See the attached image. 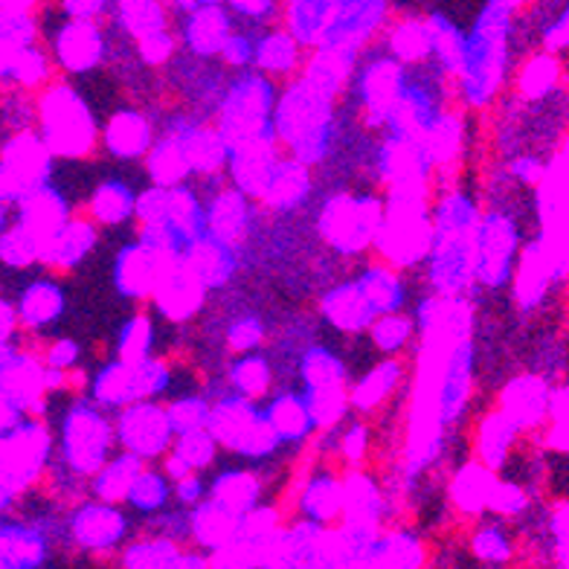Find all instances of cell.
<instances>
[{"mask_svg": "<svg viewBox=\"0 0 569 569\" xmlns=\"http://www.w3.org/2000/svg\"><path fill=\"white\" fill-rule=\"evenodd\" d=\"M331 120H335V97L300 76L279 99L273 113V134L277 142L291 151V158L311 166L329 149Z\"/></svg>", "mask_w": 569, "mask_h": 569, "instance_id": "obj_1", "label": "cell"}, {"mask_svg": "<svg viewBox=\"0 0 569 569\" xmlns=\"http://www.w3.org/2000/svg\"><path fill=\"white\" fill-rule=\"evenodd\" d=\"M273 97H277L273 79L264 76L262 70L244 73L230 84V90L221 97L216 122L230 151L248 146V142L277 140V134H273V113H277Z\"/></svg>", "mask_w": 569, "mask_h": 569, "instance_id": "obj_2", "label": "cell"}, {"mask_svg": "<svg viewBox=\"0 0 569 569\" xmlns=\"http://www.w3.org/2000/svg\"><path fill=\"white\" fill-rule=\"evenodd\" d=\"M506 27H509V3H491L480 27L465 41L462 64H459V90L473 106H482L500 88L502 64H506Z\"/></svg>", "mask_w": 569, "mask_h": 569, "instance_id": "obj_3", "label": "cell"}, {"mask_svg": "<svg viewBox=\"0 0 569 569\" xmlns=\"http://www.w3.org/2000/svg\"><path fill=\"white\" fill-rule=\"evenodd\" d=\"M38 106H41V137L53 154L84 160L97 151V146H102V134L93 126L88 106L68 88V82L44 90L38 97Z\"/></svg>", "mask_w": 569, "mask_h": 569, "instance_id": "obj_4", "label": "cell"}, {"mask_svg": "<svg viewBox=\"0 0 569 569\" xmlns=\"http://www.w3.org/2000/svg\"><path fill=\"white\" fill-rule=\"evenodd\" d=\"M383 216H387V207L381 198L338 196L326 203L320 216V230L340 253H363L378 239Z\"/></svg>", "mask_w": 569, "mask_h": 569, "instance_id": "obj_5", "label": "cell"}, {"mask_svg": "<svg viewBox=\"0 0 569 569\" xmlns=\"http://www.w3.org/2000/svg\"><path fill=\"white\" fill-rule=\"evenodd\" d=\"M210 430L218 439V445L244 453L250 459H262L273 453L282 439L277 436L273 425H270L268 412H259L250 398H224L212 407Z\"/></svg>", "mask_w": 569, "mask_h": 569, "instance_id": "obj_6", "label": "cell"}, {"mask_svg": "<svg viewBox=\"0 0 569 569\" xmlns=\"http://www.w3.org/2000/svg\"><path fill=\"white\" fill-rule=\"evenodd\" d=\"M117 427L93 407H76L64 425V459L73 471L93 477V473L113 457Z\"/></svg>", "mask_w": 569, "mask_h": 569, "instance_id": "obj_7", "label": "cell"}, {"mask_svg": "<svg viewBox=\"0 0 569 569\" xmlns=\"http://www.w3.org/2000/svg\"><path fill=\"white\" fill-rule=\"evenodd\" d=\"M174 425L169 407L154 401H131L117 421V442L140 459H163L174 442Z\"/></svg>", "mask_w": 569, "mask_h": 569, "instance_id": "obj_8", "label": "cell"}, {"mask_svg": "<svg viewBox=\"0 0 569 569\" xmlns=\"http://www.w3.org/2000/svg\"><path fill=\"white\" fill-rule=\"evenodd\" d=\"M169 387V369L163 360L146 358L140 363H111L106 372L97 378V401L108 407H126L131 401H142V398H154Z\"/></svg>", "mask_w": 569, "mask_h": 569, "instance_id": "obj_9", "label": "cell"}, {"mask_svg": "<svg viewBox=\"0 0 569 569\" xmlns=\"http://www.w3.org/2000/svg\"><path fill=\"white\" fill-rule=\"evenodd\" d=\"M128 532V520L117 502H84L70 520V535L79 543L82 552H88L93 561H108V558H122L117 552Z\"/></svg>", "mask_w": 569, "mask_h": 569, "instance_id": "obj_10", "label": "cell"}, {"mask_svg": "<svg viewBox=\"0 0 569 569\" xmlns=\"http://www.w3.org/2000/svg\"><path fill=\"white\" fill-rule=\"evenodd\" d=\"M517 256V227L506 212H488L477 227V279L497 288L511 277Z\"/></svg>", "mask_w": 569, "mask_h": 569, "instance_id": "obj_11", "label": "cell"}, {"mask_svg": "<svg viewBox=\"0 0 569 569\" xmlns=\"http://www.w3.org/2000/svg\"><path fill=\"white\" fill-rule=\"evenodd\" d=\"M338 471L340 468L335 465H315L297 488L293 502L308 523L322 526V529H335V523H343L346 477H340Z\"/></svg>", "mask_w": 569, "mask_h": 569, "instance_id": "obj_12", "label": "cell"}, {"mask_svg": "<svg viewBox=\"0 0 569 569\" xmlns=\"http://www.w3.org/2000/svg\"><path fill=\"white\" fill-rule=\"evenodd\" d=\"M203 288L207 284L201 282L192 264L187 262V256L178 253H166L163 262H160L158 270V282H154V302L163 308L166 317L172 320H187L198 311L203 300Z\"/></svg>", "mask_w": 569, "mask_h": 569, "instance_id": "obj_13", "label": "cell"}, {"mask_svg": "<svg viewBox=\"0 0 569 569\" xmlns=\"http://www.w3.org/2000/svg\"><path fill=\"white\" fill-rule=\"evenodd\" d=\"M387 21V0H340L320 44L358 53Z\"/></svg>", "mask_w": 569, "mask_h": 569, "instance_id": "obj_14", "label": "cell"}, {"mask_svg": "<svg viewBox=\"0 0 569 569\" xmlns=\"http://www.w3.org/2000/svg\"><path fill=\"white\" fill-rule=\"evenodd\" d=\"M56 59L68 73L93 70L106 56V27L90 18H68L53 38Z\"/></svg>", "mask_w": 569, "mask_h": 569, "instance_id": "obj_15", "label": "cell"}, {"mask_svg": "<svg viewBox=\"0 0 569 569\" xmlns=\"http://www.w3.org/2000/svg\"><path fill=\"white\" fill-rule=\"evenodd\" d=\"M405 90V70L396 56H378L360 73V106L372 122H390Z\"/></svg>", "mask_w": 569, "mask_h": 569, "instance_id": "obj_16", "label": "cell"}, {"mask_svg": "<svg viewBox=\"0 0 569 569\" xmlns=\"http://www.w3.org/2000/svg\"><path fill=\"white\" fill-rule=\"evenodd\" d=\"M495 486H497L495 468H488V465L480 462V459H465L462 465H457L453 480L448 482L453 515L465 517V520H480L482 515H488V500H491Z\"/></svg>", "mask_w": 569, "mask_h": 569, "instance_id": "obj_17", "label": "cell"}, {"mask_svg": "<svg viewBox=\"0 0 569 569\" xmlns=\"http://www.w3.org/2000/svg\"><path fill=\"white\" fill-rule=\"evenodd\" d=\"M549 405H552V390H549L547 378H538V375H520L506 383L500 396V407L520 425L523 433L547 421Z\"/></svg>", "mask_w": 569, "mask_h": 569, "instance_id": "obj_18", "label": "cell"}, {"mask_svg": "<svg viewBox=\"0 0 569 569\" xmlns=\"http://www.w3.org/2000/svg\"><path fill=\"white\" fill-rule=\"evenodd\" d=\"M523 433L520 425L511 419L509 412L497 407V410L482 412L477 425H473V436H471V450L477 453L480 462H486L488 468H500L502 459L509 457V450L515 448L517 436Z\"/></svg>", "mask_w": 569, "mask_h": 569, "instance_id": "obj_19", "label": "cell"}, {"mask_svg": "<svg viewBox=\"0 0 569 569\" xmlns=\"http://www.w3.org/2000/svg\"><path fill=\"white\" fill-rule=\"evenodd\" d=\"M302 47L306 44L284 23L282 27H270L268 36H262V41L256 44L253 64L264 76H270L273 82L291 79L302 68Z\"/></svg>", "mask_w": 569, "mask_h": 569, "instance_id": "obj_20", "label": "cell"}, {"mask_svg": "<svg viewBox=\"0 0 569 569\" xmlns=\"http://www.w3.org/2000/svg\"><path fill=\"white\" fill-rule=\"evenodd\" d=\"M102 146L117 158H142L154 146V131L140 111L122 108L108 120L106 131H102Z\"/></svg>", "mask_w": 569, "mask_h": 569, "instance_id": "obj_21", "label": "cell"}, {"mask_svg": "<svg viewBox=\"0 0 569 569\" xmlns=\"http://www.w3.org/2000/svg\"><path fill=\"white\" fill-rule=\"evenodd\" d=\"M163 256L166 253L149 248L146 241L122 250L120 262H117V284H120V291L128 293V297H134V300L151 297Z\"/></svg>", "mask_w": 569, "mask_h": 569, "instance_id": "obj_22", "label": "cell"}, {"mask_svg": "<svg viewBox=\"0 0 569 569\" xmlns=\"http://www.w3.org/2000/svg\"><path fill=\"white\" fill-rule=\"evenodd\" d=\"M401 383H405V367L398 363V360H383L372 372H367L360 378V383L349 392L352 398L355 410L367 412V416H375V412H383L387 405H390L396 392L401 390Z\"/></svg>", "mask_w": 569, "mask_h": 569, "instance_id": "obj_23", "label": "cell"}, {"mask_svg": "<svg viewBox=\"0 0 569 569\" xmlns=\"http://www.w3.org/2000/svg\"><path fill=\"white\" fill-rule=\"evenodd\" d=\"M340 0H284L282 23L306 47H317L338 12Z\"/></svg>", "mask_w": 569, "mask_h": 569, "instance_id": "obj_24", "label": "cell"}, {"mask_svg": "<svg viewBox=\"0 0 569 569\" xmlns=\"http://www.w3.org/2000/svg\"><path fill=\"white\" fill-rule=\"evenodd\" d=\"M187 160L192 166V172L198 174H218L221 166L230 160V146H227L224 134L218 131V126H189L178 131Z\"/></svg>", "mask_w": 569, "mask_h": 569, "instance_id": "obj_25", "label": "cell"}, {"mask_svg": "<svg viewBox=\"0 0 569 569\" xmlns=\"http://www.w3.org/2000/svg\"><path fill=\"white\" fill-rule=\"evenodd\" d=\"M232 36L230 18L221 3L198 7L189 12L187 21V44L196 56H218L224 50L227 38Z\"/></svg>", "mask_w": 569, "mask_h": 569, "instance_id": "obj_26", "label": "cell"}, {"mask_svg": "<svg viewBox=\"0 0 569 569\" xmlns=\"http://www.w3.org/2000/svg\"><path fill=\"white\" fill-rule=\"evenodd\" d=\"M239 523H241L239 515H232V511L224 509L221 502L210 500L192 511V517H189V535H192V540H196V547L218 549L236 540V535H239Z\"/></svg>", "mask_w": 569, "mask_h": 569, "instance_id": "obj_27", "label": "cell"}, {"mask_svg": "<svg viewBox=\"0 0 569 569\" xmlns=\"http://www.w3.org/2000/svg\"><path fill=\"white\" fill-rule=\"evenodd\" d=\"M64 221H68V207L50 189H32L21 201V224L32 236H38L41 248H44V241L53 239L56 232L64 227Z\"/></svg>", "mask_w": 569, "mask_h": 569, "instance_id": "obj_28", "label": "cell"}, {"mask_svg": "<svg viewBox=\"0 0 569 569\" xmlns=\"http://www.w3.org/2000/svg\"><path fill=\"white\" fill-rule=\"evenodd\" d=\"M207 227L216 239L236 244L248 230V196L239 187L218 192L207 212Z\"/></svg>", "mask_w": 569, "mask_h": 569, "instance_id": "obj_29", "label": "cell"}, {"mask_svg": "<svg viewBox=\"0 0 569 569\" xmlns=\"http://www.w3.org/2000/svg\"><path fill=\"white\" fill-rule=\"evenodd\" d=\"M308 189H311L308 163H302L297 158H279L262 201H268L273 210H291V207H297L308 196Z\"/></svg>", "mask_w": 569, "mask_h": 569, "instance_id": "obj_30", "label": "cell"}, {"mask_svg": "<svg viewBox=\"0 0 569 569\" xmlns=\"http://www.w3.org/2000/svg\"><path fill=\"white\" fill-rule=\"evenodd\" d=\"M322 311H326V317H329V320L343 331L367 329L369 322L378 317L375 315V308L369 306L367 293L360 291L358 282L335 288V291L326 297V302H322Z\"/></svg>", "mask_w": 569, "mask_h": 569, "instance_id": "obj_31", "label": "cell"}, {"mask_svg": "<svg viewBox=\"0 0 569 569\" xmlns=\"http://www.w3.org/2000/svg\"><path fill=\"white\" fill-rule=\"evenodd\" d=\"M187 262L192 264L201 282L207 288L212 284H221L227 277L232 273V253H230V244L216 236H198L196 241H189L187 244Z\"/></svg>", "mask_w": 569, "mask_h": 569, "instance_id": "obj_32", "label": "cell"}, {"mask_svg": "<svg viewBox=\"0 0 569 569\" xmlns=\"http://www.w3.org/2000/svg\"><path fill=\"white\" fill-rule=\"evenodd\" d=\"M140 468L142 459L134 457V453H128V450L111 457L97 473H93V497L106 502H117V506L126 502L128 491L134 486Z\"/></svg>", "mask_w": 569, "mask_h": 569, "instance_id": "obj_33", "label": "cell"}, {"mask_svg": "<svg viewBox=\"0 0 569 569\" xmlns=\"http://www.w3.org/2000/svg\"><path fill=\"white\" fill-rule=\"evenodd\" d=\"M387 47L401 64H425L433 56V30L430 21L419 18H405L387 36Z\"/></svg>", "mask_w": 569, "mask_h": 569, "instance_id": "obj_34", "label": "cell"}, {"mask_svg": "<svg viewBox=\"0 0 569 569\" xmlns=\"http://www.w3.org/2000/svg\"><path fill=\"white\" fill-rule=\"evenodd\" d=\"M259 495H262V482L250 471H227L212 482V500L239 517L259 506Z\"/></svg>", "mask_w": 569, "mask_h": 569, "instance_id": "obj_35", "label": "cell"}, {"mask_svg": "<svg viewBox=\"0 0 569 569\" xmlns=\"http://www.w3.org/2000/svg\"><path fill=\"white\" fill-rule=\"evenodd\" d=\"M264 412L282 442H302L317 427L315 416L308 410V401L297 396H279Z\"/></svg>", "mask_w": 569, "mask_h": 569, "instance_id": "obj_36", "label": "cell"}, {"mask_svg": "<svg viewBox=\"0 0 569 569\" xmlns=\"http://www.w3.org/2000/svg\"><path fill=\"white\" fill-rule=\"evenodd\" d=\"M149 172L158 187H180L183 178L192 172V166L187 160L183 142L178 134L163 137L149 149Z\"/></svg>", "mask_w": 569, "mask_h": 569, "instance_id": "obj_37", "label": "cell"}, {"mask_svg": "<svg viewBox=\"0 0 569 569\" xmlns=\"http://www.w3.org/2000/svg\"><path fill=\"white\" fill-rule=\"evenodd\" d=\"M425 561V543L407 535L405 529H390L387 535H381L369 555V563H378V567H421Z\"/></svg>", "mask_w": 569, "mask_h": 569, "instance_id": "obj_38", "label": "cell"}, {"mask_svg": "<svg viewBox=\"0 0 569 569\" xmlns=\"http://www.w3.org/2000/svg\"><path fill=\"white\" fill-rule=\"evenodd\" d=\"M360 291L367 293L369 306L375 308V315H387V311H398L405 302V284L398 279L392 264H378L369 268L363 277L358 279Z\"/></svg>", "mask_w": 569, "mask_h": 569, "instance_id": "obj_39", "label": "cell"}, {"mask_svg": "<svg viewBox=\"0 0 569 569\" xmlns=\"http://www.w3.org/2000/svg\"><path fill=\"white\" fill-rule=\"evenodd\" d=\"M88 210L99 227H117L134 216L137 201L126 183H102L93 198H88Z\"/></svg>", "mask_w": 569, "mask_h": 569, "instance_id": "obj_40", "label": "cell"}, {"mask_svg": "<svg viewBox=\"0 0 569 569\" xmlns=\"http://www.w3.org/2000/svg\"><path fill=\"white\" fill-rule=\"evenodd\" d=\"M169 482H172L169 473H160L158 468H140L126 502L134 511H140V515H158L166 502H169V495H174Z\"/></svg>", "mask_w": 569, "mask_h": 569, "instance_id": "obj_41", "label": "cell"}, {"mask_svg": "<svg viewBox=\"0 0 569 569\" xmlns=\"http://www.w3.org/2000/svg\"><path fill=\"white\" fill-rule=\"evenodd\" d=\"M558 76H561L558 59L549 53H538L526 61L520 76H517V90H520V97L523 99H543L555 90Z\"/></svg>", "mask_w": 569, "mask_h": 569, "instance_id": "obj_42", "label": "cell"}, {"mask_svg": "<svg viewBox=\"0 0 569 569\" xmlns=\"http://www.w3.org/2000/svg\"><path fill=\"white\" fill-rule=\"evenodd\" d=\"M471 552L482 563H506L515 558V540L500 523H486L480 517V526L471 532Z\"/></svg>", "mask_w": 569, "mask_h": 569, "instance_id": "obj_43", "label": "cell"}, {"mask_svg": "<svg viewBox=\"0 0 569 569\" xmlns=\"http://www.w3.org/2000/svg\"><path fill=\"white\" fill-rule=\"evenodd\" d=\"M369 335L378 352L398 355L405 352V346L412 340V320L401 311H387L369 322Z\"/></svg>", "mask_w": 569, "mask_h": 569, "instance_id": "obj_44", "label": "cell"}, {"mask_svg": "<svg viewBox=\"0 0 569 569\" xmlns=\"http://www.w3.org/2000/svg\"><path fill=\"white\" fill-rule=\"evenodd\" d=\"M61 311V293H59V282L53 279H44V282L30 284L21 297V311L18 315L23 320L36 322V326H47V322H53Z\"/></svg>", "mask_w": 569, "mask_h": 569, "instance_id": "obj_45", "label": "cell"}, {"mask_svg": "<svg viewBox=\"0 0 569 569\" xmlns=\"http://www.w3.org/2000/svg\"><path fill=\"white\" fill-rule=\"evenodd\" d=\"M230 381L239 390V396L259 401L270 390L268 360L256 358V355H241V360H236V367L230 369Z\"/></svg>", "mask_w": 569, "mask_h": 569, "instance_id": "obj_46", "label": "cell"}, {"mask_svg": "<svg viewBox=\"0 0 569 569\" xmlns=\"http://www.w3.org/2000/svg\"><path fill=\"white\" fill-rule=\"evenodd\" d=\"M302 378L308 390H329V387H346L343 363L326 349H315L302 360Z\"/></svg>", "mask_w": 569, "mask_h": 569, "instance_id": "obj_47", "label": "cell"}, {"mask_svg": "<svg viewBox=\"0 0 569 569\" xmlns=\"http://www.w3.org/2000/svg\"><path fill=\"white\" fill-rule=\"evenodd\" d=\"M47 555V543L32 532V526H21L16 532L3 535V563L30 567Z\"/></svg>", "mask_w": 569, "mask_h": 569, "instance_id": "obj_48", "label": "cell"}, {"mask_svg": "<svg viewBox=\"0 0 569 569\" xmlns=\"http://www.w3.org/2000/svg\"><path fill=\"white\" fill-rule=\"evenodd\" d=\"M41 259V241L38 236H32L23 224L12 227L9 232H3L0 239V262L7 264H32Z\"/></svg>", "mask_w": 569, "mask_h": 569, "instance_id": "obj_49", "label": "cell"}, {"mask_svg": "<svg viewBox=\"0 0 569 569\" xmlns=\"http://www.w3.org/2000/svg\"><path fill=\"white\" fill-rule=\"evenodd\" d=\"M151 338H154L151 320L146 315H137L134 320L128 322L126 331H122L120 360H126V363H140V360L149 358Z\"/></svg>", "mask_w": 569, "mask_h": 569, "instance_id": "obj_50", "label": "cell"}, {"mask_svg": "<svg viewBox=\"0 0 569 569\" xmlns=\"http://www.w3.org/2000/svg\"><path fill=\"white\" fill-rule=\"evenodd\" d=\"M549 430L547 445L552 450H569V387L552 392V405H549Z\"/></svg>", "mask_w": 569, "mask_h": 569, "instance_id": "obj_51", "label": "cell"}, {"mask_svg": "<svg viewBox=\"0 0 569 569\" xmlns=\"http://www.w3.org/2000/svg\"><path fill=\"white\" fill-rule=\"evenodd\" d=\"M169 416H172L174 433H187V430H198V427H210L212 407L203 398H180V401L169 405Z\"/></svg>", "mask_w": 569, "mask_h": 569, "instance_id": "obj_52", "label": "cell"}, {"mask_svg": "<svg viewBox=\"0 0 569 569\" xmlns=\"http://www.w3.org/2000/svg\"><path fill=\"white\" fill-rule=\"evenodd\" d=\"M264 340V331H262V322L253 320V317H241L230 326L227 331V346H230L236 355H250L256 352Z\"/></svg>", "mask_w": 569, "mask_h": 569, "instance_id": "obj_53", "label": "cell"}, {"mask_svg": "<svg viewBox=\"0 0 569 569\" xmlns=\"http://www.w3.org/2000/svg\"><path fill=\"white\" fill-rule=\"evenodd\" d=\"M227 7L248 21H270L282 12L284 0H227Z\"/></svg>", "mask_w": 569, "mask_h": 569, "instance_id": "obj_54", "label": "cell"}, {"mask_svg": "<svg viewBox=\"0 0 569 569\" xmlns=\"http://www.w3.org/2000/svg\"><path fill=\"white\" fill-rule=\"evenodd\" d=\"M552 538H555V558L569 567V500L558 506L552 517Z\"/></svg>", "mask_w": 569, "mask_h": 569, "instance_id": "obj_55", "label": "cell"}, {"mask_svg": "<svg viewBox=\"0 0 569 569\" xmlns=\"http://www.w3.org/2000/svg\"><path fill=\"white\" fill-rule=\"evenodd\" d=\"M221 59H224V64H230V68H248V64H253V56H256V47L250 44L248 38L244 36H236L232 32L230 38H227L224 50H221Z\"/></svg>", "mask_w": 569, "mask_h": 569, "instance_id": "obj_56", "label": "cell"}, {"mask_svg": "<svg viewBox=\"0 0 569 569\" xmlns=\"http://www.w3.org/2000/svg\"><path fill=\"white\" fill-rule=\"evenodd\" d=\"M64 9H68L70 18H90V21H99V18H106L108 0H64Z\"/></svg>", "mask_w": 569, "mask_h": 569, "instance_id": "obj_57", "label": "cell"}, {"mask_svg": "<svg viewBox=\"0 0 569 569\" xmlns=\"http://www.w3.org/2000/svg\"><path fill=\"white\" fill-rule=\"evenodd\" d=\"M210 3H221V0H174V9H183V12H192V9L210 7Z\"/></svg>", "mask_w": 569, "mask_h": 569, "instance_id": "obj_58", "label": "cell"}, {"mask_svg": "<svg viewBox=\"0 0 569 569\" xmlns=\"http://www.w3.org/2000/svg\"><path fill=\"white\" fill-rule=\"evenodd\" d=\"M0 563H3V535H0Z\"/></svg>", "mask_w": 569, "mask_h": 569, "instance_id": "obj_59", "label": "cell"}]
</instances>
